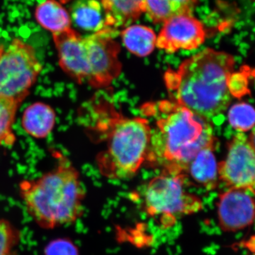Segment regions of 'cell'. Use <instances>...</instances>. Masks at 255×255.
Here are the masks:
<instances>
[{
    "label": "cell",
    "instance_id": "cell-1",
    "mask_svg": "<svg viewBox=\"0 0 255 255\" xmlns=\"http://www.w3.org/2000/svg\"><path fill=\"white\" fill-rule=\"evenodd\" d=\"M144 115L155 119L145 162L162 172L183 174L192 159L206 147H217L209 120L175 101L165 100L142 107Z\"/></svg>",
    "mask_w": 255,
    "mask_h": 255
},
{
    "label": "cell",
    "instance_id": "cell-2",
    "mask_svg": "<svg viewBox=\"0 0 255 255\" xmlns=\"http://www.w3.org/2000/svg\"><path fill=\"white\" fill-rule=\"evenodd\" d=\"M236 60L226 52L206 48L164 75L170 100L209 120L230 105L229 80Z\"/></svg>",
    "mask_w": 255,
    "mask_h": 255
},
{
    "label": "cell",
    "instance_id": "cell-3",
    "mask_svg": "<svg viewBox=\"0 0 255 255\" xmlns=\"http://www.w3.org/2000/svg\"><path fill=\"white\" fill-rule=\"evenodd\" d=\"M95 128L105 148L97 155L101 174L111 179H128L145 163L152 132L148 119L119 113L109 100L97 106Z\"/></svg>",
    "mask_w": 255,
    "mask_h": 255
},
{
    "label": "cell",
    "instance_id": "cell-4",
    "mask_svg": "<svg viewBox=\"0 0 255 255\" xmlns=\"http://www.w3.org/2000/svg\"><path fill=\"white\" fill-rule=\"evenodd\" d=\"M19 192L28 214L43 229L71 224L83 213L85 191L80 173L63 156L52 170L22 181Z\"/></svg>",
    "mask_w": 255,
    "mask_h": 255
},
{
    "label": "cell",
    "instance_id": "cell-5",
    "mask_svg": "<svg viewBox=\"0 0 255 255\" xmlns=\"http://www.w3.org/2000/svg\"><path fill=\"white\" fill-rule=\"evenodd\" d=\"M186 179L183 174L167 172L152 178L144 191L146 214L166 225L202 210L200 198L186 190Z\"/></svg>",
    "mask_w": 255,
    "mask_h": 255
},
{
    "label": "cell",
    "instance_id": "cell-6",
    "mask_svg": "<svg viewBox=\"0 0 255 255\" xmlns=\"http://www.w3.org/2000/svg\"><path fill=\"white\" fill-rule=\"evenodd\" d=\"M42 71L34 48L19 38L0 46V97L20 105Z\"/></svg>",
    "mask_w": 255,
    "mask_h": 255
},
{
    "label": "cell",
    "instance_id": "cell-7",
    "mask_svg": "<svg viewBox=\"0 0 255 255\" xmlns=\"http://www.w3.org/2000/svg\"><path fill=\"white\" fill-rule=\"evenodd\" d=\"M117 31L105 28L84 37L87 50L88 78L87 82L95 88L112 85L122 70L119 59L120 46L114 40Z\"/></svg>",
    "mask_w": 255,
    "mask_h": 255
},
{
    "label": "cell",
    "instance_id": "cell-8",
    "mask_svg": "<svg viewBox=\"0 0 255 255\" xmlns=\"http://www.w3.org/2000/svg\"><path fill=\"white\" fill-rule=\"evenodd\" d=\"M219 175L228 189H241L255 197V151L243 132L228 142L226 159L219 163Z\"/></svg>",
    "mask_w": 255,
    "mask_h": 255
},
{
    "label": "cell",
    "instance_id": "cell-9",
    "mask_svg": "<svg viewBox=\"0 0 255 255\" xmlns=\"http://www.w3.org/2000/svg\"><path fill=\"white\" fill-rule=\"evenodd\" d=\"M204 25L191 14H181L164 21L156 41V47L169 53L191 50L205 41Z\"/></svg>",
    "mask_w": 255,
    "mask_h": 255
},
{
    "label": "cell",
    "instance_id": "cell-10",
    "mask_svg": "<svg viewBox=\"0 0 255 255\" xmlns=\"http://www.w3.org/2000/svg\"><path fill=\"white\" fill-rule=\"evenodd\" d=\"M217 218L224 232L236 233L251 227L255 223V200L246 191L228 189L220 195Z\"/></svg>",
    "mask_w": 255,
    "mask_h": 255
},
{
    "label": "cell",
    "instance_id": "cell-11",
    "mask_svg": "<svg viewBox=\"0 0 255 255\" xmlns=\"http://www.w3.org/2000/svg\"><path fill=\"white\" fill-rule=\"evenodd\" d=\"M62 70L78 83L88 78L87 50L84 37L71 28L53 33Z\"/></svg>",
    "mask_w": 255,
    "mask_h": 255
},
{
    "label": "cell",
    "instance_id": "cell-12",
    "mask_svg": "<svg viewBox=\"0 0 255 255\" xmlns=\"http://www.w3.org/2000/svg\"><path fill=\"white\" fill-rule=\"evenodd\" d=\"M216 147H206L198 152L189 164L185 177L207 190H213L219 184V163L214 151Z\"/></svg>",
    "mask_w": 255,
    "mask_h": 255
},
{
    "label": "cell",
    "instance_id": "cell-13",
    "mask_svg": "<svg viewBox=\"0 0 255 255\" xmlns=\"http://www.w3.org/2000/svg\"><path fill=\"white\" fill-rule=\"evenodd\" d=\"M56 123V114L53 108L43 102H36L23 112L21 126L30 136L45 138L53 131Z\"/></svg>",
    "mask_w": 255,
    "mask_h": 255
},
{
    "label": "cell",
    "instance_id": "cell-14",
    "mask_svg": "<svg viewBox=\"0 0 255 255\" xmlns=\"http://www.w3.org/2000/svg\"><path fill=\"white\" fill-rule=\"evenodd\" d=\"M107 28L116 30L133 22L145 12V0H100Z\"/></svg>",
    "mask_w": 255,
    "mask_h": 255
},
{
    "label": "cell",
    "instance_id": "cell-15",
    "mask_svg": "<svg viewBox=\"0 0 255 255\" xmlns=\"http://www.w3.org/2000/svg\"><path fill=\"white\" fill-rule=\"evenodd\" d=\"M71 21L87 31L93 33L107 28L105 10L99 0H77L71 7Z\"/></svg>",
    "mask_w": 255,
    "mask_h": 255
},
{
    "label": "cell",
    "instance_id": "cell-16",
    "mask_svg": "<svg viewBox=\"0 0 255 255\" xmlns=\"http://www.w3.org/2000/svg\"><path fill=\"white\" fill-rule=\"evenodd\" d=\"M34 15L42 27L53 33L68 29L71 25L70 15L57 0H46L38 4Z\"/></svg>",
    "mask_w": 255,
    "mask_h": 255
},
{
    "label": "cell",
    "instance_id": "cell-17",
    "mask_svg": "<svg viewBox=\"0 0 255 255\" xmlns=\"http://www.w3.org/2000/svg\"><path fill=\"white\" fill-rule=\"evenodd\" d=\"M198 0H145V13L154 23L181 14H191Z\"/></svg>",
    "mask_w": 255,
    "mask_h": 255
},
{
    "label": "cell",
    "instance_id": "cell-18",
    "mask_svg": "<svg viewBox=\"0 0 255 255\" xmlns=\"http://www.w3.org/2000/svg\"><path fill=\"white\" fill-rule=\"evenodd\" d=\"M121 34L124 46L129 52L137 56H147L156 47L157 36L147 26L132 25L124 29Z\"/></svg>",
    "mask_w": 255,
    "mask_h": 255
},
{
    "label": "cell",
    "instance_id": "cell-19",
    "mask_svg": "<svg viewBox=\"0 0 255 255\" xmlns=\"http://www.w3.org/2000/svg\"><path fill=\"white\" fill-rule=\"evenodd\" d=\"M18 107L17 104L0 97V145H11L16 140L13 126Z\"/></svg>",
    "mask_w": 255,
    "mask_h": 255
},
{
    "label": "cell",
    "instance_id": "cell-20",
    "mask_svg": "<svg viewBox=\"0 0 255 255\" xmlns=\"http://www.w3.org/2000/svg\"><path fill=\"white\" fill-rule=\"evenodd\" d=\"M228 118L233 128L241 132L248 131L255 126V109L246 102L236 104L230 109Z\"/></svg>",
    "mask_w": 255,
    "mask_h": 255
},
{
    "label": "cell",
    "instance_id": "cell-21",
    "mask_svg": "<svg viewBox=\"0 0 255 255\" xmlns=\"http://www.w3.org/2000/svg\"><path fill=\"white\" fill-rule=\"evenodd\" d=\"M21 233L12 223L0 219V255H16Z\"/></svg>",
    "mask_w": 255,
    "mask_h": 255
},
{
    "label": "cell",
    "instance_id": "cell-22",
    "mask_svg": "<svg viewBox=\"0 0 255 255\" xmlns=\"http://www.w3.org/2000/svg\"><path fill=\"white\" fill-rule=\"evenodd\" d=\"M45 255H79L77 247L65 238L55 240L45 248Z\"/></svg>",
    "mask_w": 255,
    "mask_h": 255
},
{
    "label": "cell",
    "instance_id": "cell-23",
    "mask_svg": "<svg viewBox=\"0 0 255 255\" xmlns=\"http://www.w3.org/2000/svg\"><path fill=\"white\" fill-rule=\"evenodd\" d=\"M253 129L251 133L250 134V136L248 137V140H249L250 143L255 151V127L253 128Z\"/></svg>",
    "mask_w": 255,
    "mask_h": 255
},
{
    "label": "cell",
    "instance_id": "cell-24",
    "mask_svg": "<svg viewBox=\"0 0 255 255\" xmlns=\"http://www.w3.org/2000/svg\"></svg>",
    "mask_w": 255,
    "mask_h": 255
}]
</instances>
